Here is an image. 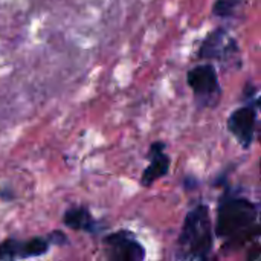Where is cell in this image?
I'll list each match as a JSON object with an SVG mask.
<instances>
[{
  "instance_id": "cell-5",
  "label": "cell",
  "mask_w": 261,
  "mask_h": 261,
  "mask_svg": "<svg viewBox=\"0 0 261 261\" xmlns=\"http://www.w3.org/2000/svg\"><path fill=\"white\" fill-rule=\"evenodd\" d=\"M109 261H145V248L130 231L121 229L102 240Z\"/></svg>"
},
{
  "instance_id": "cell-11",
  "label": "cell",
  "mask_w": 261,
  "mask_h": 261,
  "mask_svg": "<svg viewBox=\"0 0 261 261\" xmlns=\"http://www.w3.org/2000/svg\"><path fill=\"white\" fill-rule=\"evenodd\" d=\"M50 245L54 246H64L67 243V239H66V234H63L61 231H54L47 236Z\"/></svg>"
},
{
  "instance_id": "cell-6",
  "label": "cell",
  "mask_w": 261,
  "mask_h": 261,
  "mask_svg": "<svg viewBox=\"0 0 261 261\" xmlns=\"http://www.w3.org/2000/svg\"><path fill=\"white\" fill-rule=\"evenodd\" d=\"M50 242L47 237H34L29 240L6 239L0 243V261H21L38 258L49 252Z\"/></svg>"
},
{
  "instance_id": "cell-2",
  "label": "cell",
  "mask_w": 261,
  "mask_h": 261,
  "mask_svg": "<svg viewBox=\"0 0 261 261\" xmlns=\"http://www.w3.org/2000/svg\"><path fill=\"white\" fill-rule=\"evenodd\" d=\"M214 231L206 205H197L187 213L176 242L177 261H216L213 258Z\"/></svg>"
},
{
  "instance_id": "cell-8",
  "label": "cell",
  "mask_w": 261,
  "mask_h": 261,
  "mask_svg": "<svg viewBox=\"0 0 261 261\" xmlns=\"http://www.w3.org/2000/svg\"><path fill=\"white\" fill-rule=\"evenodd\" d=\"M148 158H150V164L141 176V185L144 188H150L159 179L165 177L171 165V161L165 153V144L162 141H156L150 145Z\"/></svg>"
},
{
  "instance_id": "cell-10",
  "label": "cell",
  "mask_w": 261,
  "mask_h": 261,
  "mask_svg": "<svg viewBox=\"0 0 261 261\" xmlns=\"http://www.w3.org/2000/svg\"><path fill=\"white\" fill-rule=\"evenodd\" d=\"M240 2L242 0H216V3L213 6V14L217 17H222V18L231 17L237 11Z\"/></svg>"
},
{
  "instance_id": "cell-7",
  "label": "cell",
  "mask_w": 261,
  "mask_h": 261,
  "mask_svg": "<svg viewBox=\"0 0 261 261\" xmlns=\"http://www.w3.org/2000/svg\"><path fill=\"white\" fill-rule=\"evenodd\" d=\"M239 50L237 41L223 28H217L210 32L200 44L199 57L202 60H225Z\"/></svg>"
},
{
  "instance_id": "cell-9",
  "label": "cell",
  "mask_w": 261,
  "mask_h": 261,
  "mask_svg": "<svg viewBox=\"0 0 261 261\" xmlns=\"http://www.w3.org/2000/svg\"><path fill=\"white\" fill-rule=\"evenodd\" d=\"M63 223H64V226H67L73 231H81V232H87V234H95L99 228V225L93 219L92 213L84 206H75V208L67 210L63 216Z\"/></svg>"
},
{
  "instance_id": "cell-1",
  "label": "cell",
  "mask_w": 261,
  "mask_h": 261,
  "mask_svg": "<svg viewBox=\"0 0 261 261\" xmlns=\"http://www.w3.org/2000/svg\"><path fill=\"white\" fill-rule=\"evenodd\" d=\"M258 206L246 197L226 190L220 197L216 220V237L229 240L231 245L240 246L251 239L252 229H260Z\"/></svg>"
},
{
  "instance_id": "cell-4",
  "label": "cell",
  "mask_w": 261,
  "mask_h": 261,
  "mask_svg": "<svg viewBox=\"0 0 261 261\" xmlns=\"http://www.w3.org/2000/svg\"><path fill=\"white\" fill-rule=\"evenodd\" d=\"M187 84L193 90L199 109H213L222 98V86L213 64H197L187 73Z\"/></svg>"
},
{
  "instance_id": "cell-3",
  "label": "cell",
  "mask_w": 261,
  "mask_h": 261,
  "mask_svg": "<svg viewBox=\"0 0 261 261\" xmlns=\"http://www.w3.org/2000/svg\"><path fill=\"white\" fill-rule=\"evenodd\" d=\"M245 106L236 109L228 118V130L237 139V142L245 148L249 150L255 139L257 132V121H258V107L260 98L258 90L252 83H248L243 92Z\"/></svg>"
}]
</instances>
